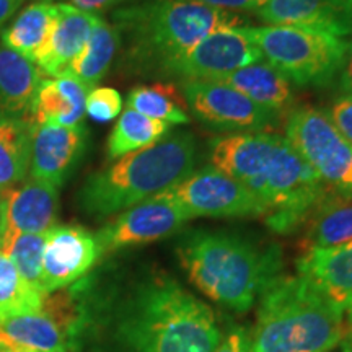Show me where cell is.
Returning a JSON list of instances; mask_svg holds the SVG:
<instances>
[{"label": "cell", "mask_w": 352, "mask_h": 352, "mask_svg": "<svg viewBox=\"0 0 352 352\" xmlns=\"http://www.w3.org/2000/svg\"><path fill=\"white\" fill-rule=\"evenodd\" d=\"M0 347L69 352V336L44 308L0 318Z\"/></svg>", "instance_id": "ffe728a7"}, {"label": "cell", "mask_w": 352, "mask_h": 352, "mask_svg": "<svg viewBox=\"0 0 352 352\" xmlns=\"http://www.w3.org/2000/svg\"><path fill=\"white\" fill-rule=\"evenodd\" d=\"M215 352H250V338L245 329L235 328L220 340Z\"/></svg>", "instance_id": "d6a6232c"}, {"label": "cell", "mask_w": 352, "mask_h": 352, "mask_svg": "<svg viewBox=\"0 0 352 352\" xmlns=\"http://www.w3.org/2000/svg\"><path fill=\"white\" fill-rule=\"evenodd\" d=\"M272 26H297L346 38L352 34V10L341 0H266L254 12Z\"/></svg>", "instance_id": "2e32d148"}, {"label": "cell", "mask_w": 352, "mask_h": 352, "mask_svg": "<svg viewBox=\"0 0 352 352\" xmlns=\"http://www.w3.org/2000/svg\"><path fill=\"white\" fill-rule=\"evenodd\" d=\"M56 12L50 41L34 63L41 74L54 78L65 76L70 64L85 47L98 19L96 13L80 10L70 3H56Z\"/></svg>", "instance_id": "e0dca14e"}, {"label": "cell", "mask_w": 352, "mask_h": 352, "mask_svg": "<svg viewBox=\"0 0 352 352\" xmlns=\"http://www.w3.org/2000/svg\"><path fill=\"white\" fill-rule=\"evenodd\" d=\"M101 258L95 233L80 226H54L47 232L43 253L44 296L69 287Z\"/></svg>", "instance_id": "4fadbf2b"}, {"label": "cell", "mask_w": 352, "mask_h": 352, "mask_svg": "<svg viewBox=\"0 0 352 352\" xmlns=\"http://www.w3.org/2000/svg\"><path fill=\"white\" fill-rule=\"evenodd\" d=\"M344 320H346L347 331H352V303L347 307V310L344 311Z\"/></svg>", "instance_id": "f35d334b"}, {"label": "cell", "mask_w": 352, "mask_h": 352, "mask_svg": "<svg viewBox=\"0 0 352 352\" xmlns=\"http://www.w3.org/2000/svg\"><path fill=\"white\" fill-rule=\"evenodd\" d=\"M342 352H352V331H347L344 340L341 341Z\"/></svg>", "instance_id": "74e56055"}, {"label": "cell", "mask_w": 352, "mask_h": 352, "mask_svg": "<svg viewBox=\"0 0 352 352\" xmlns=\"http://www.w3.org/2000/svg\"><path fill=\"white\" fill-rule=\"evenodd\" d=\"M214 168L246 186L264 206V220L277 233L300 228L329 188L284 135L236 132L210 140Z\"/></svg>", "instance_id": "6da1fadb"}, {"label": "cell", "mask_w": 352, "mask_h": 352, "mask_svg": "<svg viewBox=\"0 0 352 352\" xmlns=\"http://www.w3.org/2000/svg\"><path fill=\"white\" fill-rule=\"evenodd\" d=\"M118 338L129 352H215L222 334L208 303L157 274L124 302Z\"/></svg>", "instance_id": "7a4b0ae2"}, {"label": "cell", "mask_w": 352, "mask_h": 352, "mask_svg": "<svg viewBox=\"0 0 352 352\" xmlns=\"http://www.w3.org/2000/svg\"><path fill=\"white\" fill-rule=\"evenodd\" d=\"M120 46L121 39L116 28L98 15L85 47L70 64L65 76L77 78L91 90L108 74Z\"/></svg>", "instance_id": "484cf974"}, {"label": "cell", "mask_w": 352, "mask_h": 352, "mask_svg": "<svg viewBox=\"0 0 352 352\" xmlns=\"http://www.w3.org/2000/svg\"><path fill=\"white\" fill-rule=\"evenodd\" d=\"M25 0H0V28L19 12Z\"/></svg>", "instance_id": "8d00e7d4"}, {"label": "cell", "mask_w": 352, "mask_h": 352, "mask_svg": "<svg viewBox=\"0 0 352 352\" xmlns=\"http://www.w3.org/2000/svg\"><path fill=\"white\" fill-rule=\"evenodd\" d=\"M170 124L152 120L134 109L127 108L113 127L108 139V157L121 158L158 142L168 134Z\"/></svg>", "instance_id": "83f0119b"}, {"label": "cell", "mask_w": 352, "mask_h": 352, "mask_svg": "<svg viewBox=\"0 0 352 352\" xmlns=\"http://www.w3.org/2000/svg\"><path fill=\"white\" fill-rule=\"evenodd\" d=\"M189 217H245L266 214L258 197L235 178L214 166L192 171L164 191Z\"/></svg>", "instance_id": "9c48e42d"}, {"label": "cell", "mask_w": 352, "mask_h": 352, "mask_svg": "<svg viewBox=\"0 0 352 352\" xmlns=\"http://www.w3.org/2000/svg\"><path fill=\"white\" fill-rule=\"evenodd\" d=\"M186 104L202 124L222 132H256L274 124L277 114L261 108L226 83L214 80L182 82Z\"/></svg>", "instance_id": "30bf717a"}, {"label": "cell", "mask_w": 352, "mask_h": 352, "mask_svg": "<svg viewBox=\"0 0 352 352\" xmlns=\"http://www.w3.org/2000/svg\"><path fill=\"white\" fill-rule=\"evenodd\" d=\"M196 155L192 134L166 135L91 173L78 191V206L98 219L122 212L182 183L195 171Z\"/></svg>", "instance_id": "8992f818"}, {"label": "cell", "mask_w": 352, "mask_h": 352, "mask_svg": "<svg viewBox=\"0 0 352 352\" xmlns=\"http://www.w3.org/2000/svg\"><path fill=\"white\" fill-rule=\"evenodd\" d=\"M176 253L189 280L210 300L236 314H246L280 276L279 248L259 250L227 232L188 233Z\"/></svg>", "instance_id": "277c9868"}, {"label": "cell", "mask_w": 352, "mask_h": 352, "mask_svg": "<svg viewBox=\"0 0 352 352\" xmlns=\"http://www.w3.org/2000/svg\"><path fill=\"white\" fill-rule=\"evenodd\" d=\"M298 276L344 314L352 303V241L334 248H310L298 258Z\"/></svg>", "instance_id": "ac0fdd59"}, {"label": "cell", "mask_w": 352, "mask_h": 352, "mask_svg": "<svg viewBox=\"0 0 352 352\" xmlns=\"http://www.w3.org/2000/svg\"><path fill=\"white\" fill-rule=\"evenodd\" d=\"M88 88L70 76L46 78L39 83L28 120L34 126H78L87 114Z\"/></svg>", "instance_id": "d6986e66"}, {"label": "cell", "mask_w": 352, "mask_h": 352, "mask_svg": "<svg viewBox=\"0 0 352 352\" xmlns=\"http://www.w3.org/2000/svg\"><path fill=\"white\" fill-rule=\"evenodd\" d=\"M245 19L235 12L188 2L142 0L113 12V26L126 41V60L144 76L160 74L197 43L219 30L240 28Z\"/></svg>", "instance_id": "3957f363"}, {"label": "cell", "mask_w": 352, "mask_h": 352, "mask_svg": "<svg viewBox=\"0 0 352 352\" xmlns=\"http://www.w3.org/2000/svg\"><path fill=\"white\" fill-rule=\"evenodd\" d=\"M57 212L59 188L30 176L0 196V235L46 233L56 226Z\"/></svg>", "instance_id": "5bb4252c"}, {"label": "cell", "mask_w": 352, "mask_h": 352, "mask_svg": "<svg viewBox=\"0 0 352 352\" xmlns=\"http://www.w3.org/2000/svg\"><path fill=\"white\" fill-rule=\"evenodd\" d=\"M126 104L129 109L166 124H188L191 121L186 100L173 83L135 87L127 95Z\"/></svg>", "instance_id": "4316f807"}, {"label": "cell", "mask_w": 352, "mask_h": 352, "mask_svg": "<svg viewBox=\"0 0 352 352\" xmlns=\"http://www.w3.org/2000/svg\"><path fill=\"white\" fill-rule=\"evenodd\" d=\"M41 76L36 64L0 46V118H28Z\"/></svg>", "instance_id": "44dd1931"}, {"label": "cell", "mask_w": 352, "mask_h": 352, "mask_svg": "<svg viewBox=\"0 0 352 352\" xmlns=\"http://www.w3.org/2000/svg\"><path fill=\"white\" fill-rule=\"evenodd\" d=\"M122 96L111 87H95L87 95V114L96 122H108L120 116Z\"/></svg>", "instance_id": "4dcf8cb0"}, {"label": "cell", "mask_w": 352, "mask_h": 352, "mask_svg": "<svg viewBox=\"0 0 352 352\" xmlns=\"http://www.w3.org/2000/svg\"><path fill=\"white\" fill-rule=\"evenodd\" d=\"M342 3H344V6H347L352 10V0H341Z\"/></svg>", "instance_id": "60d3db41"}, {"label": "cell", "mask_w": 352, "mask_h": 352, "mask_svg": "<svg viewBox=\"0 0 352 352\" xmlns=\"http://www.w3.org/2000/svg\"><path fill=\"white\" fill-rule=\"evenodd\" d=\"M214 82L226 83V85L235 88L261 108L270 109L276 114L289 109L294 101V91L289 78H285L272 65L261 63V60L235 70V72Z\"/></svg>", "instance_id": "7402d4cb"}, {"label": "cell", "mask_w": 352, "mask_h": 352, "mask_svg": "<svg viewBox=\"0 0 352 352\" xmlns=\"http://www.w3.org/2000/svg\"><path fill=\"white\" fill-rule=\"evenodd\" d=\"M336 131L352 145V94H344L334 100L328 113Z\"/></svg>", "instance_id": "1f68e13d"}, {"label": "cell", "mask_w": 352, "mask_h": 352, "mask_svg": "<svg viewBox=\"0 0 352 352\" xmlns=\"http://www.w3.org/2000/svg\"><path fill=\"white\" fill-rule=\"evenodd\" d=\"M46 236L47 232L0 235V252L10 259L25 283H28L41 294L43 253L46 246Z\"/></svg>", "instance_id": "f1b7e54d"}, {"label": "cell", "mask_w": 352, "mask_h": 352, "mask_svg": "<svg viewBox=\"0 0 352 352\" xmlns=\"http://www.w3.org/2000/svg\"><path fill=\"white\" fill-rule=\"evenodd\" d=\"M263 59L240 28L219 30L168 65L165 76L186 80H217Z\"/></svg>", "instance_id": "7c38bea8"}, {"label": "cell", "mask_w": 352, "mask_h": 352, "mask_svg": "<svg viewBox=\"0 0 352 352\" xmlns=\"http://www.w3.org/2000/svg\"><path fill=\"white\" fill-rule=\"evenodd\" d=\"M38 2H51V0H38Z\"/></svg>", "instance_id": "7bdbcfd3"}, {"label": "cell", "mask_w": 352, "mask_h": 352, "mask_svg": "<svg viewBox=\"0 0 352 352\" xmlns=\"http://www.w3.org/2000/svg\"><path fill=\"white\" fill-rule=\"evenodd\" d=\"M261 56L297 85L324 87L340 74L347 41L297 26H240Z\"/></svg>", "instance_id": "52a82bcc"}, {"label": "cell", "mask_w": 352, "mask_h": 352, "mask_svg": "<svg viewBox=\"0 0 352 352\" xmlns=\"http://www.w3.org/2000/svg\"><path fill=\"white\" fill-rule=\"evenodd\" d=\"M307 250L334 248L352 241V197L329 189L307 219Z\"/></svg>", "instance_id": "603a6c76"}, {"label": "cell", "mask_w": 352, "mask_h": 352, "mask_svg": "<svg viewBox=\"0 0 352 352\" xmlns=\"http://www.w3.org/2000/svg\"><path fill=\"white\" fill-rule=\"evenodd\" d=\"M126 2H129V0H72V6L80 8V10L95 13L101 10H108V8L120 7Z\"/></svg>", "instance_id": "d590c367"}, {"label": "cell", "mask_w": 352, "mask_h": 352, "mask_svg": "<svg viewBox=\"0 0 352 352\" xmlns=\"http://www.w3.org/2000/svg\"><path fill=\"white\" fill-rule=\"evenodd\" d=\"M256 2L259 3V6H263V3H264V2H266V0H256Z\"/></svg>", "instance_id": "b9f144b4"}, {"label": "cell", "mask_w": 352, "mask_h": 352, "mask_svg": "<svg viewBox=\"0 0 352 352\" xmlns=\"http://www.w3.org/2000/svg\"><path fill=\"white\" fill-rule=\"evenodd\" d=\"M340 87L344 94H352V39L347 41L346 54L340 69Z\"/></svg>", "instance_id": "e575fe53"}, {"label": "cell", "mask_w": 352, "mask_h": 352, "mask_svg": "<svg viewBox=\"0 0 352 352\" xmlns=\"http://www.w3.org/2000/svg\"><path fill=\"white\" fill-rule=\"evenodd\" d=\"M0 352H33V351H25V349H10V347H0Z\"/></svg>", "instance_id": "ab89813d"}, {"label": "cell", "mask_w": 352, "mask_h": 352, "mask_svg": "<svg viewBox=\"0 0 352 352\" xmlns=\"http://www.w3.org/2000/svg\"><path fill=\"white\" fill-rule=\"evenodd\" d=\"M44 297L25 283L13 263L0 252V318L41 310Z\"/></svg>", "instance_id": "f546056e"}, {"label": "cell", "mask_w": 352, "mask_h": 352, "mask_svg": "<svg viewBox=\"0 0 352 352\" xmlns=\"http://www.w3.org/2000/svg\"><path fill=\"white\" fill-rule=\"evenodd\" d=\"M88 145V131L83 124L34 126L32 142L33 178L60 188L80 164Z\"/></svg>", "instance_id": "9a60e30c"}, {"label": "cell", "mask_w": 352, "mask_h": 352, "mask_svg": "<svg viewBox=\"0 0 352 352\" xmlns=\"http://www.w3.org/2000/svg\"><path fill=\"white\" fill-rule=\"evenodd\" d=\"M188 2L202 3V6L220 8V10L227 12H256L259 3L256 0H188Z\"/></svg>", "instance_id": "836d02e7"}, {"label": "cell", "mask_w": 352, "mask_h": 352, "mask_svg": "<svg viewBox=\"0 0 352 352\" xmlns=\"http://www.w3.org/2000/svg\"><path fill=\"white\" fill-rule=\"evenodd\" d=\"M191 217L165 192L148 197L122 210L116 219L95 233L101 256L166 239L178 232Z\"/></svg>", "instance_id": "8fae6325"}, {"label": "cell", "mask_w": 352, "mask_h": 352, "mask_svg": "<svg viewBox=\"0 0 352 352\" xmlns=\"http://www.w3.org/2000/svg\"><path fill=\"white\" fill-rule=\"evenodd\" d=\"M34 124L19 118H0V196L26 178L32 165Z\"/></svg>", "instance_id": "d4e9b609"}, {"label": "cell", "mask_w": 352, "mask_h": 352, "mask_svg": "<svg viewBox=\"0 0 352 352\" xmlns=\"http://www.w3.org/2000/svg\"><path fill=\"white\" fill-rule=\"evenodd\" d=\"M347 333L344 314L302 276H277L259 296L250 352H328Z\"/></svg>", "instance_id": "5b68a950"}, {"label": "cell", "mask_w": 352, "mask_h": 352, "mask_svg": "<svg viewBox=\"0 0 352 352\" xmlns=\"http://www.w3.org/2000/svg\"><path fill=\"white\" fill-rule=\"evenodd\" d=\"M285 139L331 191L352 197V145L342 139L324 109H294L285 124Z\"/></svg>", "instance_id": "ba28073f"}, {"label": "cell", "mask_w": 352, "mask_h": 352, "mask_svg": "<svg viewBox=\"0 0 352 352\" xmlns=\"http://www.w3.org/2000/svg\"><path fill=\"white\" fill-rule=\"evenodd\" d=\"M56 13V3L52 2L30 3L2 32L3 46L34 64L50 41Z\"/></svg>", "instance_id": "cb8c5ba5"}, {"label": "cell", "mask_w": 352, "mask_h": 352, "mask_svg": "<svg viewBox=\"0 0 352 352\" xmlns=\"http://www.w3.org/2000/svg\"><path fill=\"white\" fill-rule=\"evenodd\" d=\"M0 228H2V217H0Z\"/></svg>", "instance_id": "ee69618b"}]
</instances>
